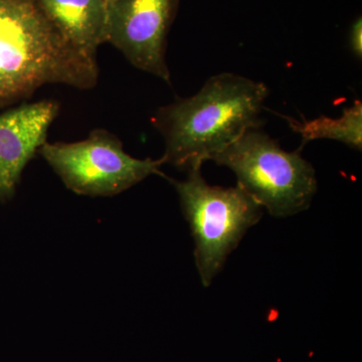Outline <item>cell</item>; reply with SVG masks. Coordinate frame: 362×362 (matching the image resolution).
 <instances>
[{
    "label": "cell",
    "instance_id": "1",
    "mask_svg": "<svg viewBox=\"0 0 362 362\" xmlns=\"http://www.w3.org/2000/svg\"><path fill=\"white\" fill-rule=\"evenodd\" d=\"M269 94L264 83L221 73L194 96L160 107L151 122L165 142L162 162L187 173L202 169L247 130L262 127Z\"/></svg>",
    "mask_w": 362,
    "mask_h": 362
},
{
    "label": "cell",
    "instance_id": "2",
    "mask_svg": "<svg viewBox=\"0 0 362 362\" xmlns=\"http://www.w3.org/2000/svg\"><path fill=\"white\" fill-rule=\"evenodd\" d=\"M99 68L64 37L37 0H0V109L47 84L97 85Z\"/></svg>",
    "mask_w": 362,
    "mask_h": 362
},
{
    "label": "cell",
    "instance_id": "3",
    "mask_svg": "<svg viewBox=\"0 0 362 362\" xmlns=\"http://www.w3.org/2000/svg\"><path fill=\"white\" fill-rule=\"evenodd\" d=\"M235 173L238 185L275 218L307 211L315 197V169L298 151L281 148L261 128L247 130L214 160Z\"/></svg>",
    "mask_w": 362,
    "mask_h": 362
},
{
    "label": "cell",
    "instance_id": "4",
    "mask_svg": "<svg viewBox=\"0 0 362 362\" xmlns=\"http://www.w3.org/2000/svg\"><path fill=\"white\" fill-rule=\"evenodd\" d=\"M187 175V180L169 181L194 237L199 278L209 287L247 230L261 221L263 209L239 185H211L202 177V169Z\"/></svg>",
    "mask_w": 362,
    "mask_h": 362
},
{
    "label": "cell",
    "instance_id": "5",
    "mask_svg": "<svg viewBox=\"0 0 362 362\" xmlns=\"http://www.w3.org/2000/svg\"><path fill=\"white\" fill-rule=\"evenodd\" d=\"M39 152L66 187L81 195L112 197L162 175L161 158H134L116 135L103 129L92 131L82 141L45 142Z\"/></svg>",
    "mask_w": 362,
    "mask_h": 362
},
{
    "label": "cell",
    "instance_id": "6",
    "mask_svg": "<svg viewBox=\"0 0 362 362\" xmlns=\"http://www.w3.org/2000/svg\"><path fill=\"white\" fill-rule=\"evenodd\" d=\"M180 0H106L107 39L131 65L171 84L168 35Z\"/></svg>",
    "mask_w": 362,
    "mask_h": 362
},
{
    "label": "cell",
    "instance_id": "7",
    "mask_svg": "<svg viewBox=\"0 0 362 362\" xmlns=\"http://www.w3.org/2000/svg\"><path fill=\"white\" fill-rule=\"evenodd\" d=\"M59 113L58 102L44 100L0 114V201L13 197L23 169L47 142Z\"/></svg>",
    "mask_w": 362,
    "mask_h": 362
},
{
    "label": "cell",
    "instance_id": "8",
    "mask_svg": "<svg viewBox=\"0 0 362 362\" xmlns=\"http://www.w3.org/2000/svg\"><path fill=\"white\" fill-rule=\"evenodd\" d=\"M69 42L90 58L106 42V0H37Z\"/></svg>",
    "mask_w": 362,
    "mask_h": 362
},
{
    "label": "cell",
    "instance_id": "9",
    "mask_svg": "<svg viewBox=\"0 0 362 362\" xmlns=\"http://www.w3.org/2000/svg\"><path fill=\"white\" fill-rule=\"evenodd\" d=\"M293 131L301 135V147L316 139H330L342 142L351 148L362 149V103L356 100L354 105L343 110L339 118L321 116L313 120L299 121L287 118Z\"/></svg>",
    "mask_w": 362,
    "mask_h": 362
},
{
    "label": "cell",
    "instance_id": "10",
    "mask_svg": "<svg viewBox=\"0 0 362 362\" xmlns=\"http://www.w3.org/2000/svg\"><path fill=\"white\" fill-rule=\"evenodd\" d=\"M349 47L357 59L362 58V20L357 18L349 30Z\"/></svg>",
    "mask_w": 362,
    "mask_h": 362
}]
</instances>
